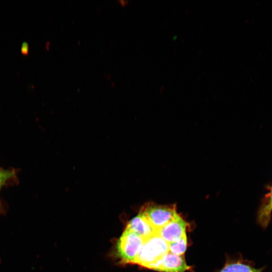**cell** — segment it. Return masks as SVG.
<instances>
[{"label": "cell", "instance_id": "obj_1", "mask_svg": "<svg viewBox=\"0 0 272 272\" xmlns=\"http://www.w3.org/2000/svg\"><path fill=\"white\" fill-rule=\"evenodd\" d=\"M169 252V243L157 234L145 240L135 264L149 268Z\"/></svg>", "mask_w": 272, "mask_h": 272}, {"label": "cell", "instance_id": "obj_2", "mask_svg": "<svg viewBox=\"0 0 272 272\" xmlns=\"http://www.w3.org/2000/svg\"><path fill=\"white\" fill-rule=\"evenodd\" d=\"M145 240L135 233L125 229L116 243L117 254L121 262L135 264L138 254Z\"/></svg>", "mask_w": 272, "mask_h": 272}, {"label": "cell", "instance_id": "obj_3", "mask_svg": "<svg viewBox=\"0 0 272 272\" xmlns=\"http://www.w3.org/2000/svg\"><path fill=\"white\" fill-rule=\"evenodd\" d=\"M140 212L148 219L157 232L177 214L175 205H159L153 202L145 204Z\"/></svg>", "mask_w": 272, "mask_h": 272}, {"label": "cell", "instance_id": "obj_4", "mask_svg": "<svg viewBox=\"0 0 272 272\" xmlns=\"http://www.w3.org/2000/svg\"><path fill=\"white\" fill-rule=\"evenodd\" d=\"M190 268L183 255H177L169 251L149 268L162 272H185Z\"/></svg>", "mask_w": 272, "mask_h": 272}, {"label": "cell", "instance_id": "obj_5", "mask_svg": "<svg viewBox=\"0 0 272 272\" xmlns=\"http://www.w3.org/2000/svg\"><path fill=\"white\" fill-rule=\"evenodd\" d=\"M187 225L188 224L177 214L171 221L159 229L157 234L168 243L174 242L186 234Z\"/></svg>", "mask_w": 272, "mask_h": 272}, {"label": "cell", "instance_id": "obj_6", "mask_svg": "<svg viewBox=\"0 0 272 272\" xmlns=\"http://www.w3.org/2000/svg\"><path fill=\"white\" fill-rule=\"evenodd\" d=\"M125 229L135 233L145 240L157 234V230L141 212L129 221Z\"/></svg>", "mask_w": 272, "mask_h": 272}, {"label": "cell", "instance_id": "obj_7", "mask_svg": "<svg viewBox=\"0 0 272 272\" xmlns=\"http://www.w3.org/2000/svg\"><path fill=\"white\" fill-rule=\"evenodd\" d=\"M220 272H262L253 266L241 262H236L226 265Z\"/></svg>", "mask_w": 272, "mask_h": 272}, {"label": "cell", "instance_id": "obj_8", "mask_svg": "<svg viewBox=\"0 0 272 272\" xmlns=\"http://www.w3.org/2000/svg\"><path fill=\"white\" fill-rule=\"evenodd\" d=\"M187 238L184 234L178 241L169 243V251L177 255H182L186 249Z\"/></svg>", "mask_w": 272, "mask_h": 272}, {"label": "cell", "instance_id": "obj_9", "mask_svg": "<svg viewBox=\"0 0 272 272\" xmlns=\"http://www.w3.org/2000/svg\"><path fill=\"white\" fill-rule=\"evenodd\" d=\"M13 173L12 171L0 169V189L2 186L10 178Z\"/></svg>", "mask_w": 272, "mask_h": 272}, {"label": "cell", "instance_id": "obj_10", "mask_svg": "<svg viewBox=\"0 0 272 272\" xmlns=\"http://www.w3.org/2000/svg\"><path fill=\"white\" fill-rule=\"evenodd\" d=\"M0 211H1V205H0Z\"/></svg>", "mask_w": 272, "mask_h": 272}]
</instances>
